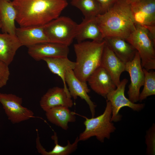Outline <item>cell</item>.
<instances>
[{"label": "cell", "instance_id": "1", "mask_svg": "<svg viewBox=\"0 0 155 155\" xmlns=\"http://www.w3.org/2000/svg\"><path fill=\"white\" fill-rule=\"evenodd\" d=\"M16 21L20 27L43 26L57 18L67 6L66 0H13Z\"/></svg>", "mask_w": 155, "mask_h": 155}, {"label": "cell", "instance_id": "2", "mask_svg": "<svg viewBox=\"0 0 155 155\" xmlns=\"http://www.w3.org/2000/svg\"><path fill=\"white\" fill-rule=\"evenodd\" d=\"M96 19L104 38L118 37L126 40L135 29L130 5L126 0H117Z\"/></svg>", "mask_w": 155, "mask_h": 155}, {"label": "cell", "instance_id": "3", "mask_svg": "<svg viewBox=\"0 0 155 155\" xmlns=\"http://www.w3.org/2000/svg\"><path fill=\"white\" fill-rule=\"evenodd\" d=\"M105 44L104 39L100 42L84 41L74 44L76 61L73 71L77 78L84 84H87L89 77L100 66Z\"/></svg>", "mask_w": 155, "mask_h": 155}, {"label": "cell", "instance_id": "4", "mask_svg": "<svg viewBox=\"0 0 155 155\" xmlns=\"http://www.w3.org/2000/svg\"><path fill=\"white\" fill-rule=\"evenodd\" d=\"M112 107L110 102L106 100V107L103 113L96 117H85L84 130L78 137L80 141H85L95 136L100 142L103 143L105 138L109 139L111 133L116 129L111 121Z\"/></svg>", "mask_w": 155, "mask_h": 155}, {"label": "cell", "instance_id": "5", "mask_svg": "<svg viewBox=\"0 0 155 155\" xmlns=\"http://www.w3.org/2000/svg\"><path fill=\"white\" fill-rule=\"evenodd\" d=\"M135 29L125 40L137 50L142 67L147 70L155 69V42L145 27L135 26Z\"/></svg>", "mask_w": 155, "mask_h": 155}, {"label": "cell", "instance_id": "6", "mask_svg": "<svg viewBox=\"0 0 155 155\" xmlns=\"http://www.w3.org/2000/svg\"><path fill=\"white\" fill-rule=\"evenodd\" d=\"M78 25L70 18L63 16L42 26L51 42L69 46L75 38Z\"/></svg>", "mask_w": 155, "mask_h": 155}, {"label": "cell", "instance_id": "7", "mask_svg": "<svg viewBox=\"0 0 155 155\" xmlns=\"http://www.w3.org/2000/svg\"><path fill=\"white\" fill-rule=\"evenodd\" d=\"M0 103L8 119L13 124L28 120L33 117V112L22 106V99L12 94L0 92Z\"/></svg>", "mask_w": 155, "mask_h": 155}, {"label": "cell", "instance_id": "8", "mask_svg": "<svg viewBox=\"0 0 155 155\" xmlns=\"http://www.w3.org/2000/svg\"><path fill=\"white\" fill-rule=\"evenodd\" d=\"M128 82L125 78L121 81L117 88L109 92L107 95L106 100L109 101L112 107L111 121L118 122L120 121L122 116L119 112L122 108L127 106L135 111L139 112L142 110L145 107L144 104H136L131 102L125 95L126 86Z\"/></svg>", "mask_w": 155, "mask_h": 155}, {"label": "cell", "instance_id": "9", "mask_svg": "<svg viewBox=\"0 0 155 155\" xmlns=\"http://www.w3.org/2000/svg\"><path fill=\"white\" fill-rule=\"evenodd\" d=\"M141 59L137 51L133 59L125 64V71L129 73L131 82L128 86V99L135 103L139 101L140 90L143 86L144 75Z\"/></svg>", "mask_w": 155, "mask_h": 155}, {"label": "cell", "instance_id": "10", "mask_svg": "<svg viewBox=\"0 0 155 155\" xmlns=\"http://www.w3.org/2000/svg\"><path fill=\"white\" fill-rule=\"evenodd\" d=\"M68 46L57 43L46 42L28 47V52L34 59L39 61L46 58L67 57Z\"/></svg>", "mask_w": 155, "mask_h": 155}, {"label": "cell", "instance_id": "11", "mask_svg": "<svg viewBox=\"0 0 155 155\" xmlns=\"http://www.w3.org/2000/svg\"><path fill=\"white\" fill-rule=\"evenodd\" d=\"M130 5L135 26H155V0H144Z\"/></svg>", "mask_w": 155, "mask_h": 155}, {"label": "cell", "instance_id": "12", "mask_svg": "<svg viewBox=\"0 0 155 155\" xmlns=\"http://www.w3.org/2000/svg\"><path fill=\"white\" fill-rule=\"evenodd\" d=\"M65 78L71 97L75 100L79 97L84 100L89 106L92 117H94L96 105L92 101L88 94L90 90L87 85L82 82L77 78L72 69L66 71Z\"/></svg>", "mask_w": 155, "mask_h": 155}, {"label": "cell", "instance_id": "13", "mask_svg": "<svg viewBox=\"0 0 155 155\" xmlns=\"http://www.w3.org/2000/svg\"><path fill=\"white\" fill-rule=\"evenodd\" d=\"M69 92L64 88L55 87L49 89L41 97L40 105L46 111L54 107L63 106L69 108L73 105Z\"/></svg>", "mask_w": 155, "mask_h": 155}, {"label": "cell", "instance_id": "14", "mask_svg": "<svg viewBox=\"0 0 155 155\" xmlns=\"http://www.w3.org/2000/svg\"><path fill=\"white\" fill-rule=\"evenodd\" d=\"M87 82L93 91L105 98L109 92L117 87L110 74L101 66L90 75Z\"/></svg>", "mask_w": 155, "mask_h": 155}, {"label": "cell", "instance_id": "15", "mask_svg": "<svg viewBox=\"0 0 155 155\" xmlns=\"http://www.w3.org/2000/svg\"><path fill=\"white\" fill-rule=\"evenodd\" d=\"M100 66L108 73L117 87L120 82V77L121 73L125 71V64L116 55L106 42Z\"/></svg>", "mask_w": 155, "mask_h": 155}, {"label": "cell", "instance_id": "16", "mask_svg": "<svg viewBox=\"0 0 155 155\" xmlns=\"http://www.w3.org/2000/svg\"><path fill=\"white\" fill-rule=\"evenodd\" d=\"M16 35L22 46L27 47L40 43L51 42L42 26L16 28Z\"/></svg>", "mask_w": 155, "mask_h": 155}, {"label": "cell", "instance_id": "17", "mask_svg": "<svg viewBox=\"0 0 155 155\" xmlns=\"http://www.w3.org/2000/svg\"><path fill=\"white\" fill-rule=\"evenodd\" d=\"M104 40L116 55L125 63L134 58L137 51L125 39L118 37H107Z\"/></svg>", "mask_w": 155, "mask_h": 155}, {"label": "cell", "instance_id": "18", "mask_svg": "<svg viewBox=\"0 0 155 155\" xmlns=\"http://www.w3.org/2000/svg\"><path fill=\"white\" fill-rule=\"evenodd\" d=\"M75 38L78 42L91 40L92 41H101L104 38L96 19L94 18H84L78 24Z\"/></svg>", "mask_w": 155, "mask_h": 155}, {"label": "cell", "instance_id": "19", "mask_svg": "<svg viewBox=\"0 0 155 155\" xmlns=\"http://www.w3.org/2000/svg\"><path fill=\"white\" fill-rule=\"evenodd\" d=\"M45 112L46 118L50 122L65 130L69 128V123L76 121L75 113L66 106H55Z\"/></svg>", "mask_w": 155, "mask_h": 155}, {"label": "cell", "instance_id": "20", "mask_svg": "<svg viewBox=\"0 0 155 155\" xmlns=\"http://www.w3.org/2000/svg\"><path fill=\"white\" fill-rule=\"evenodd\" d=\"M22 46L16 35L0 33V61L9 65Z\"/></svg>", "mask_w": 155, "mask_h": 155}, {"label": "cell", "instance_id": "21", "mask_svg": "<svg viewBox=\"0 0 155 155\" xmlns=\"http://www.w3.org/2000/svg\"><path fill=\"white\" fill-rule=\"evenodd\" d=\"M16 15L11 1L0 0V28L3 33L16 35Z\"/></svg>", "mask_w": 155, "mask_h": 155}, {"label": "cell", "instance_id": "22", "mask_svg": "<svg viewBox=\"0 0 155 155\" xmlns=\"http://www.w3.org/2000/svg\"><path fill=\"white\" fill-rule=\"evenodd\" d=\"M37 132L36 148L38 152L42 155H68L74 152L78 148V143L80 141L78 136L76 137L73 143L71 144L68 140L67 145L63 146L58 144L57 133L54 132V135L51 138L54 141L55 146L51 150L47 151L41 144L38 131Z\"/></svg>", "mask_w": 155, "mask_h": 155}, {"label": "cell", "instance_id": "23", "mask_svg": "<svg viewBox=\"0 0 155 155\" xmlns=\"http://www.w3.org/2000/svg\"><path fill=\"white\" fill-rule=\"evenodd\" d=\"M43 60L46 62L51 72L61 78L63 82V88L69 91L65 82V73L67 70H73L75 66V62L70 61L67 57L46 58Z\"/></svg>", "mask_w": 155, "mask_h": 155}, {"label": "cell", "instance_id": "24", "mask_svg": "<svg viewBox=\"0 0 155 155\" xmlns=\"http://www.w3.org/2000/svg\"><path fill=\"white\" fill-rule=\"evenodd\" d=\"M71 3L81 11L84 18H96L102 13L101 7L97 0H72Z\"/></svg>", "mask_w": 155, "mask_h": 155}, {"label": "cell", "instance_id": "25", "mask_svg": "<svg viewBox=\"0 0 155 155\" xmlns=\"http://www.w3.org/2000/svg\"><path fill=\"white\" fill-rule=\"evenodd\" d=\"M144 75V86L140 93L139 101L141 102L150 96L155 94V72L149 71L143 68Z\"/></svg>", "mask_w": 155, "mask_h": 155}, {"label": "cell", "instance_id": "26", "mask_svg": "<svg viewBox=\"0 0 155 155\" xmlns=\"http://www.w3.org/2000/svg\"><path fill=\"white\" fill-rule=\"evenodd\" d=\"M146 143L147 145L146 154L154 155L155 152V125L153 124L146 131Z\"/></svg>", "mask_w": 155, "mask_h": 155}, {"label": "cell", "instance_id": "27", "mask_svg": "<svg viewBox=\"0 0 155 155\" xmlns=\"http://www.w3.org/2000/svg\"><path fill=\"white\" fill-rule=\"evenodd\" d=\"M8 66L0 61V88L5 86L9 79L10 73Z\"/></svg>", "mask_w": 155, "mask_h": 155}, {"label": "cell", "instance_id": "28", "mask_svg": "<svg viewBox=\"0 0 155 155\" xmlns=\"http://www.w3.org/2000/svg\"><path fill=\"white\" fill-rule=\"evenodd\" d=\"M117 0H97L101 7L102 13L107 11L113 5Z\"/></svg>", "mask_w": 155, "mask_h": 155}, {"label": "cell", "instance_id": "29", "mask_svg": "<svg viewBox=\"0 0 155 155\" xmlns=\"http://www.w3.org/2000/svg\"><path fill=\"white\" fill-rule=\"evenodd\" d=\"M126 1L130 5L135 3L144 0H126Z\"/></svg>", "mask_w": 155, "mask_h": 155}, {"label": "cell", "instance_id": "30", "mask_svg": "<svg viewBox=\"0 0 155 155\" xmlns=\"http://www.w3.org/2000/svg\"><path fill=\"white\" fill-rule=\"evenodd\" d=\"M5 0L7 1H10V0Z\"/></svg>", "mask_w": 155, "mask_h": 155}, {"label": "cell", "instance_id": "31", "mask_svg": "<svg viewBox=\"0 0 155 155\" xmlns=\"http://www.w3.org/2000/svg\"></svg>", "mask_w": 155, "mask_h": 155}]
</instances>
